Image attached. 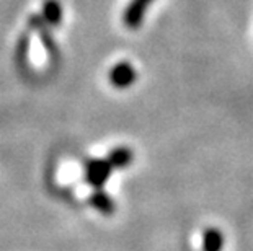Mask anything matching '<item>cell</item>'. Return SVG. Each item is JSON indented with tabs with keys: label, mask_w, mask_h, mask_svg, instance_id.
I'll use <instances>...</instances> for the list:
<instances>
[{
	"label": "cell",
	"mask_w": 253,
	"mask_h": 251,
	"mask_svg": "<svg viewBox=\"0 0 253 251\" xmlns=\"http://www.w3.org/2000/svg\"><path fill=\"white\" fill-rule=\"evenodd\" d=\"M64 10L59 0H44L42 3V12L41 18L46 21L49 26H59L62 23Z\"/></svg>",
	"instance_id": "obj_6"
},
{
	"label": "cell",
	"mask_w": 253,
	"mask_h": 251,
	"mask_svg": "<svg viewBox=\"0 0 253 251\" xmlns=\"http://www.w3.org/2000/svg\"><path fill=\"white\" fill-rule=\"evenodd\" d=\"M88 204L93 207L95 211H98L103 215L110 217L116 212V202L113 201V197L103 189H95L93 193L88 196Z\"/></svg>",
	"instance_id": "obj_5"
},
{
	"label": "cell",
	"mask_w": 253,
	"mask_h": 251,
	"mask_svg": "<svg viewBox=\"0 0 253 251\" xmlns=\"http://www.w3.org/2000/svg\"><path fill=\"white\" fill-rule=\"evenodd\" d=\"M111 165L106 158H88L84 163V178L95 189L103 188L111 176Z\"/></svg>",
	"instance_id": "obj_1"
},
{
	"label": "cell",
	"mask_w": 253,
	"mask_h": 251,
	"mask_svg": "<svg viewBox=\"0 0 253 251\" xmlns=\"http://www.w3.org/2000/svg\"><path fill=\"white\" fill-rule=\"evenodd\" d=\"M155 0H131L123 12V25L129 30H137L144 23L145 13Z\"/></svg>",
	"instance_id": "obj_3"
},
{
	"label": "cell",
	"mask_w": 253,
	"mask_h": 251,
	"mask_svg": "<svg viewBox=\"0 0 253 251\" xmlns=\"http://www.w3.org/2000/svg\"><path fill=\"white\" fill-rule=\"evenodd\" d=\"M106 160H108V163L111 165V168L121 170V168L129 167V165L134 162V152L129 147H116V148H113V150H110Z\"/></svg>",
	"instance_id": "obj_7"
},
{
	"label": "cell",
	"mask_w": 253,
	"mask_h": 251,
	"mask_svg": "<svg viewBox=\"0 0 253 251\" xmlns=\"http://www.w3.org/2000/svg\"><path fill=\"white\" fill-rule=\"evenodd\" d=\"M224 233L219 228H206L203 233V251H222Z\"/></svg>",
	"instance_id": "obj_8"
},
{
	"label": "cell",
	"mask_w": 253,
	"mask_h": 251,
	"mask_svg": "<svg viewBox=\"0 0 253 251\" xmlns=\"http://www.w3.org/2000/svg\"><path fill=\"white\" fill-rule=\"evenodd\" d=\"M28 26L33 31H36V35L40 36V39L44 46V49L47 51L51 59H57L59 57V47L57 42L54 39V35L51 33V26L46 23L44 20L41 18V15H31L28 18Z\"/></svg>",
	"instance_id": "obj_2"
},
{
	"label": "cell",
	"mask_w": 253,
	"mask_h": 251,
	"mask_svg": "<svg viewBox=\"0 0 253 251\" xmlns=\"http://www.w3.org/2000/svg\"><path fill=\"white\" fill-rule=\"evenodd\" d=\"M110 83L118 90H125L129 88L131 85L136 82L137 72L132 67L131 62H118L116 66L111 67V71L108 73Z\"/></svg>",
	"instance_id": "obj_4"
},
{
	"label": "cell",
	"mask_w": 253,
	"mask_h": 251,
	"mask_svg": "<svg viewBox=\"0 0 253 251\" xmlns=\"http://www.w3.org/2000/svg\"><path fill=\"white\" fill-rule=\"evenodd\" d=\"M30 35L28 33H21L18 38L17 51H15V57H17V66L21 72L30 71Z\"/></svg>",
	"instance_id": "obj_9"
}]
</instances>
